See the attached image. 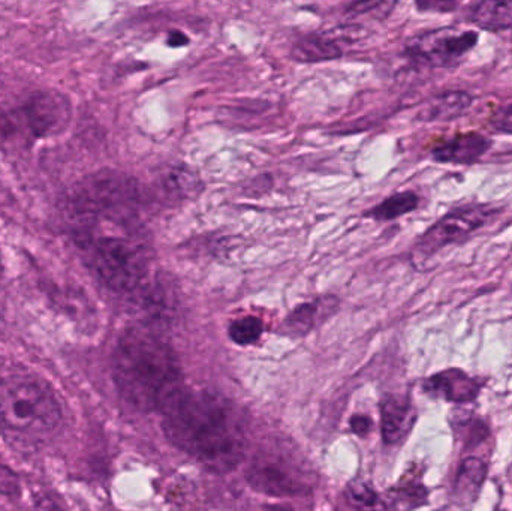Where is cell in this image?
I'll return each mask as SVG.
<instances>
[{
	"mask_svg": "<svg viewBox=\"0 0 512 511\" xmlns=\"http://www.w3.org/2000/svg\"><path fill=\"white\" fill-rule=\"evenodd\" d=\"M349 497H351V501L354 503L360 504L363 507H373L376 503H378V497H376L375 492L372 489L367 488L364 485H354L349 488Z\"/></svg>",
	"mask_w": 512,
	"mask_h": 511,
	"instance_id": "obj_21",
	"label": "cell"
},
{
	"mask_svg": "<svg viewBox=\"0 0 512 511\" xmlns=\"http://www.w3.org/2000/svg\"><path fill=\"white\" fill-rule=\"evenodd\" d=\"M248 482L255 491L270 497H301L310 491L309 474L291 452L267 449L254 456Z\"/></svg>",
	"mask_w": 512,
	"mask_h": 511,
	"instance_id": "obj_5",
	"label": "cell"
},
{
	"mask_svg": "<svg viewBox=\"0 0 512 511\" xmlns=\"http://www.w3.org/2000/svg\"><path fill=\"white\" fill-rule=\"evenodd\" d=\"M262 332H264V326L256 317L239 318L230 326V338L237 345L255 344L261 338Z\"/></svg>",
	"mask_w": 512,
	"mask_h": 511,
	"instance_id": "obj_19",
	"label": "cell"
},
{
	"mask_svg": "<svg viewBox=\"0 0 512 511\" xmlns=\"http://www.w3.org/2000/svg\"><path fill=\"white\" fill-rule=\"evenodd\" d=\"M456 2V0H417V6L421 11H429V9H445L444 5Z\"/></svg>",
	"mask_w": 512,
	"mask_h": 511,
	"instance_id": "obj_24",
	"label": "cell"
},
{
	"mask_svg": "<svg viewBox=\"0 0 512 511\" xmlns=\"http://www.w3.org/2000/svg\"><path fill=\"white\" fill-rule=\"evenodd\" d=\"M417 206L418 197L414 192H400V194L387 198L384 203L375 207L369 215L372 218L379 219V221H390V219H396L412 212V210L417 209Z\"/></svg>",
	"mask_w": 512,
	"mask_h": 511,
	"instance_id": "obj_16",
	"label": "cell"
},
{
	"mask_svg": "<svg viewBox=\"0 0 512 511\" xmlns=\"http://www.w3.org/2000/svg\"><path fill=\"white\" fill-rule=\"evenodd\" d=\"M471 95L465 92H448L438 96L432 104L421 114L427 122H447L462 116L471 107Z\"/></svg>",
	"mask_w": 512,
	"mask_h": 511,
	"instance_id": "obj_15",
	"label": "cell"
},
{
	"mask_svg": "<svg viewBox=\"0 0 512 511\" xmlns=\"http://www.w3.org/2000/svg\"><path fill=\"white\" fill-rule=\"evenodd\" d=\"M186 44H189V38L185 35V33H170V38H168V45H170V47H182V45Z\"/></svg>",
	"mask_w": 512,
	"mask_h": 511,
	"instance_id": "obj_25",
	"label": "cell"
},
{
	"mask_svg": "<svg viewBox=\"0 0 512 511\" xmlns=\"http://www.w3.org/2000/svg\"><path fill=\"white\" fill-rule=\"evenodd\" d=\"M490 149L489 138L481 134H460L433 150V158L439 162L472 164Z\"/></svg>",
	"mask_w": 512,
	"mask_h": 511,
	"instance_id": "obj_11",
	"label": "cell"
},
{
	"mask_svg": "<svg viewBox=\"0 0 512 511\" xmlns=\"http://www.w3.org/2000/svg\"><path fill=\"white\" fill-rule=\"evenodd\" d=\"M397 0H357L349 6L346 14L351 17H366L372 20H384L396 8Z\"/></svg>",
	"mask_w": 512,
	"mask_h": 511,
	"instance_id": "obj_18",
	"label": "cell"
},
{
	"mask_svg": "<svg viewBox=\"0 0 512 511\" xmlns=\"http://www.w3.org/2000/svg\"><path fill=\"white\" fill-rule=\"evenodd\" d=\"M162 428L173 446L213 473L236 470L248 450L245 416L219 393L180 390L161 410Z\"/></svg>",
	"mask_w": 512,
	"mask_h": 511,
	"instance_id": "obj_1",
	"label": "cell"
},
{
	"mask_svg": "<svg viewBox=\"0 0 512 511\" xmlns=\"http://www.w3.org/2000/svg\"><path fill=\"white\" fill-rule=\"evenodd\" d=\"M114 383L141 411H159L183 389L182 366L170 342L149 324L131 327L117 342Z\"/></svg>",
	"mask_w": 512,
	"mask_h": 511,
	"instance_id": "obj_2",
	"label": "cell"
},
{
	"mask_svg": "<svg viewBox=\"0 0 512 511\" xmlns=\"http://www.w3.org/2000/svg\"><path fill=\"white\" fill-rule=\"evenodd\" d=\"M415 422L411 401L403 396H387L381 405L382 438L387 444H397L409 434Z\"/></svg>",
	"mask_w": 512,
	"mask_h": 511,
	"instance_id": "obj_10",
	"label": "cell"
},
{
	"mask_svg": "<svg viewBox=\"0 0 512 511\" xmlns=\"http://www.w3.org/2000/svg\"><path fill=\"white\" fill-rule=\"evenodd\" d=\"M198 182L200 180L194 174L188 173L185 170H176L171 171L170 176L165 180V186H167L168 192H171V194H180L183 197V195L195 192Z\"/></svg>",
	"mask_w": 512,
	"mask_h": 511,
	"instance_id": "obj_20",
	"label": "cell"
},
{
	"mask_svg": "<svg viewBox=\"0 0 512 511\" xmlns=\"http://www.w3.org/2000/svg\"><path fill=\"white\" fill-rule=\"evenodd\" d=\"M487 476V467L478 458H468L463 462L454 482V501L459 506H471L477 501Z\"/></svg>",
	"mask_w": 512,
	"mask_h": 511,
	"instance_id": "obj_12",
	"label": "cell"
},
{
	"mask_svg": "<svg viewBox=\"0 0 512 511\" xmlns=\"http://www.w3.org/2000/svg\"><path fill=\"white\" fill-rule=\"evenodd\" d=\"M424 390L444 401L466 404L480 395V383L460 369H448L433 375L424 383Z\"/></svg>",
	"mask_w": 512,
	"mask_h": 511,
	"instance_id": "obj_9",
	"label": "cell"
},
{
	"mask_svg": "<svg viewBox=\"0 0 512 511\" xmlns=\"http://www.w3.org/2000/svg\"><path fill=\"white\" fill-rule=\"evenodd\" d=\"M372 422L366 416H355L351 419V429L357 435H366L370 431Z\"/></svg>",
	"mask_w": 512,
	"mask_h": 511,
	"instance_id": "obj_23",
	"label": "cell"
},
{
	"mask_svg": "<svg viewBox=\"0 0 512 511\" xmlns=\"http://www.w3.org/2000/svg\"><path fill=\"white\" fill-rule=\"evenodd\" d=\"M84 260L111 290L140 296L150 284L149 249L132 230L135 222L72 215Z\"/></svg>",
	"mask_w": 512,
	"mask_h": 511,
	"instance_id": "obj_3",
	"label": "cell"
},
{
	"mask_svg": "<svg viewBox=\"0 0 512 511\" xmlns=\"http://www.w3.org/2000/svg\"><path fill=\"white\" fill-rule=\"evenodd\" d=\"M62 422V407L50 384L36 372L14 366L0 374V428L24 449L47 443Z\"/></svg>",
	"mask_w": 512,
	"mask_h": 511,
	"instance_id": "obj_4",
	"label": "cell"
},
{
	"mask_svg": "<svg viewBox=\"0 0 512 511\" xmlns=\"http://www.w3.org/2000/svg\"><path fill=\"white\" fill-rule=\"evenodd\" d=\"M291 54L297 62H327L342 56V48L327 36H306L294 45Z\"/></svg>",
	"mask_w": 512,
	"mask_h": 511,
	"instance_id": "obj_13",
	"label": "cell"
},
{
	"mask_svg": "<svg viewBox=\"0 0 512 511\" xmlns=\"http://www.w3.org/2000/svg\"><path fill=\"white\" fill-rule=\"evenodd\" d=\"M472 21L492 32L512 27V0H483L472 12Z\"/></svg>",
	"mask_w": 512,
	"mask_h": 511,
	"instance_id": "obj_14",
	"label": "cell"
},
{
	"mask_svg": "<svg viewBox=\"0 0 512 511\" xmlns=\"http://www.w3.org/2000/svg\"><path fill=\"white\" fill-rule=\"evenodd\" d=\"M493 213L495 210L483 206L465 207L448 213L421 237L415 246L414 260L427 261L445 246L465 239L472 231L483 227Z\"/></svg>",
	"mask_w": 512,
	"mask_h": 511,
	"instance_id": "obj_7",
	"label": "cell"
},
{
	"mask_svg": "<svg viewBox=\"0 0 512 511\" xmlns=\"http://www.w3.org/2000/svg\"><path fill=\"white\" fill-rule=\"evenodd\" d=\"M478 42L472 30L459 32L454 27L432 30L415 36L406 44V53L417 62L438 68L454 66Z\"/></svg>",
	"mask_w": 512,
	"mask_h": 511,
	"instance_id": "obj_6",
	"label": "cell"
},
{
	"mask_svg": "<svg viewBox=\"0 0 512 511\" xmlns=\"http://www.w3.org/2000/svg\"><path fill=\"white\" fill-rule=\"evenodd\" d=\"M492 123L499 131L512 134V104L498 111L493 117Z\"/></svg>",
	"mask_w": 512,
	"mask_h": 511,
	"instance_id": "obj_22",
	"label": "cell"
},
{
	"mask_svg": "<svg viewBox=\"0 0 512 511\" xmlns=\"http://www.w3.org/2000/svg\"><path fill=\"white\" fill-rule=\"evenodd\" d=\"M325 306L321 302L306 303V305L298 306L285 321L286 332L292 336H301L310 332L318 323V318L322 317V309Z\"/></svg>",
	"mask_w": 512,
	"mask_h": 511,
	"instance_id": "obj_17",
	"label": "cell"
},
{
	"mask_svg": "<svg viewBox=\"0 0 512 511\" xmlns=\"http://www.w3.org/2000/svg\"><path fill=\"white\" fill-rule=\"evenodd\" d=\"M23 117L35 138L60 134L71 120V102L62 93L44 90L26 102Z\"/></svg>",
	"mask_w": 512,
	"mask_h": 511,
	"instance_id": "obj_8",
	"label": "cell"
}]
</instances>
